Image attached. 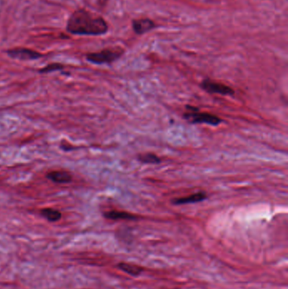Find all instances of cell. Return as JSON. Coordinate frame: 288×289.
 I'll list each match as a JSON object with an SVG mask.
<instances>
[{"label": "cell", "mask_w": 288, "mask_h": 289, "mask_svg": "<svg viewBox=\"0 0 288 289\" xmlns=\"http://www.w3.org/2000/svg\"><path fill=\"white\" fill-rule=\"evenodd\" d=\"M104 217L107 219L118 221V220H127V221H132V220L138 219V217L136 215L131 214L130 212L123 211H109L104 213Z\"/></svg>", "instance_id": "cell-9"}, {"label": "cell", "mask_w": 288, "mask_h": 289, "mask_svg": "<svg viewBox=\"0 0 288 289\" xmlns=\"http://www.w3.org/2000/svg\"><path fill=\"white\" fill-rule=\"evenodd\" d=\"M124 50L119 47L107 48L101 51L90 52L86 55L87 60L95 64H112L124 54Z\"/></svg>", "instance_id": "cell-2"}, {"label": "cell", "mask_w": 288, "mask_h": 289, "mask_svg": "<svg viewBox=\"0 0 288 289\" xmlns=\"http://www.w3.org/2000/svg\"><path fill=\"white\" fill-rule=\"evenodd\" d=\"M6 53L9 57L19 60H36L43 58L44 55L38 51L26 48H15L7 50Z\"/></svg>", "instance_id": "cell-4"}, {"label": "cell", "mask_w": 288, "mask_h": 289, "mask_svg": "<svg viewBox=\"0 0 288 289\" xmlns=\"http://www.w3.org/2000/svg\"><path fill=\"white\" fill-rule=\"evenodd\" d=\"M118 267L121 271H123V272H126L127 274L131 275V276H134V277H137L139 275H141L142 271H143L142 267H140L137 265L124 263V262L118 264Z\"/></svg>", "instance_id": "cell-11"}, {"label": "cell", "mask_w": 288, "mask_h": 289, "mask_svg": "<svg viewBox=\"0 0 288 289\" xmlns=\"http://www.w3.org/2000/svg\"><path fill=\"white\" fill-rule=\"evenodd\" d=\"M132 27L136 34L142 35L156 28V25L153 20L146 18V19H137V20H133Z\"/></svg>", "instance_id": "cell-6"}, {"label": "cell", "mask_w": 288, "mask_h": 289, "mask_svg": "<svg viewBox=\"0 0 288 289\" xmlns=\"http://www.w3.org/2000/svg\"><path fill=\"white\" fill-rule=\"evenodd\" d=\"M47 179L56 184H69L73 180L72 175L66 171L56 170L47 174Z\"/></svg>", "instance_id": "cell-8"}, {"label": "cell", "mask_w": 288, "mask_h": 289, "mask_svg": "<svg viewBox=\"0 0 288 289\" xmlns=\"http://www.w3.org/2000/svg\"><path fill=\"white\" fill-rule=\"evenodd\" d=\"M184 118L193 124H206L212 126H217L222 122L218 116L209 113H201L198 109L188 111L184 114Z\"/></svg>", "instance_id": "cell-3"}, {"label": "cell", "mask_w": 288, "mask_h": 289, "mask_svg": "<svg viewBox=\"0 0 288 289\" xmlns=\"http://www.w3.org/2000/svg\"><path fill=\"white\" fill-rule=\"evenodd\" d=\"M64 68V65L59 63H52V64H48L47 66L44 67L43 69L39 70V72L43 73H50L53 72V71H57V70H63Z\"/></svg>", "instance_id": "cell-13"}, {"label": "cell", "mask_w": 288, "mask_h": 289, "mask_svg": "<svg viewBox=\"0 0 288 289\" xmlns=\"http://www.w3.org/2000/svg\"><path fill=\"white\" fill-rule=\"evenodd\" d=\"M138 159L142 163H146V164H158L161 162V159L158 156H156V154L151 153V152L139 155Z\"/></svg>", "instance_id": "cell-12"}, {"label": "cell", "mask_w": 288, "mask_h": 289, "mask_svg": "<svg viewBox=\"0 0 288 289\" xmlns=\"http://www.w3.org/2000/svg\"><path fill=\"white\" fill-rule=\"evenodd\" d=\"M201 87L205 92L211 93V94L232 96L235 93L234 89L228 87L227 85L219 83L216 81H210V80H205V81H202Z\"/></svg>", "instance_id": "cell-5"}, {"label": "cell", "mask_w": 288, "mask_h": 289, "mask_svg": "<svg viewBox=\"0 0 288 289\" xmlns=\"http://www.w3.org/2000/svg\"><path fill=\"white\" fill-rule=\"evenodd\" d=\"M40 213L44 218H46L48 221L52 222V223L58 222L62 217L60 211L53 208L43 209V210H41Z\"/></svg>", "instance_id": "cell-10"}, {"label": "cell", "mask_w": 288, "mask_h": 289, "mask_svg": "<svg viewBox=\"0 0 288 289\" xmlns=\"http://www.w3.org/2000/svg\"><path fill=\"white\" fill-rule=\"evenodd\" d=\"M207 199V194L204 192H198L195 194H190L188 196L179 197L172 200L173 205H185V204H191V203L200 202Z\"/></svg>", "instance_id": "cell-7"}, {"label": "cell", "mask_w": 288, "mask_h": 289, "mask_svg": "<svg viewBox=\"0 0 288 289\" xmlns=\"http://www.w3.org/2000/svg\"><path fill=\"white\" fill-rule=\"evenodd\" d=\"M66 30L72 35L101 36L108 32V24L103 17L81 8L69 16Z\"/></svg>", "instance_id": "cell-1"}]
</instances>
